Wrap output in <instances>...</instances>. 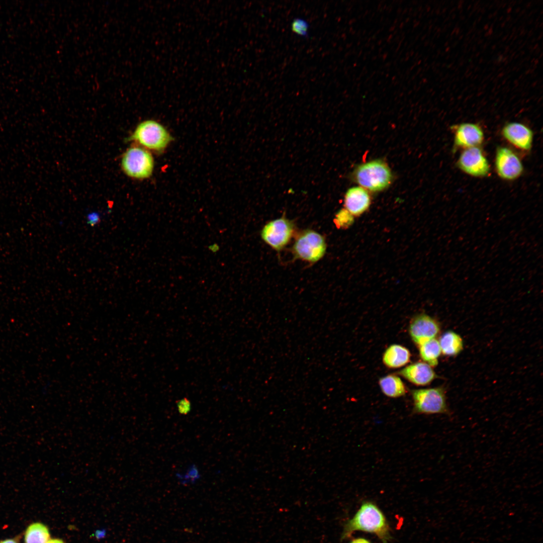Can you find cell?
Instances as JSON below:
<instances>
[{
    "label": "cell",
    "mask_w": 543,
    "mask_h": 543,
    "mask_svg": "<svg viewBox=\"0 0 543 543\" xmlns=\"http://www.w3.org/2000/svg\"><path fill=\"white\" fill-rule=\"evenodd\" d=\"M356 531L373 533L382 543H389L391 539V528L385 514L370 501L363 502L353 517L344 523L341 539L349 538Z\"/></svg>",
    "instance_id": "6da1fadb"
},
{
    "label": "cell",
    "mask_w": 543,
    "mask_h": 543,
    "mask_svg": "<svg viewBox=\"0 0 543 543\" xmlns=\"http://www.w3.org/2000/svg\"><path fill=\"white\" fill-rule=\"evenodd\" d=\"M352 177L366 190L378 192L390 185L392 174L386 162L375 160L358 165L352 173Z\"/></svg>",
    "instance_id": "7a4b0ae2"
},
{
    "label": "cell",
    "mask_w": 543,
    "mask_h": 543,
    "mask_svg": "<svg viewBox=\"0 0 543 543\" xmlns=\"http://www.w3.org/2000/svg\"><path fill=\"white\" fill-rule=\"evenodd\" d=\"M413 401L412 414H442L451 415L446 401V392L443 387L413 389L411 391Z\"/></svg>",
    "instance_id": "3957f363"
},
{
    "label": "cell",
    "mask_w": 543,
    "mask_h": 543,
    "mask_svg": "<svg viewBox=\"0 0 543 543\" xmlns=\"http://www.w3.org/2000/svg\"><path fill=\"white\" fill-rule=\"evenodd\" d=\"M130 139L148 151L161 152L170 144L172 137L162 124L153 120H147L137 126Z\"/></svg>",
    "instance_id": "277c9868"
},
{
    "label": "cell",
    "mask_w": 543,
    "mask_h": 543,
    "mask_svg": "<svg viewBox=\"0 0 543 543\" xmlns=\"http://www.w3.org/2000/svg\"><path fill=\"white\" fill-rule=\"evenodd\" d=\"M154 161L151 153L147 149L133 146L128 148L121 159V167L129 177L143 179L152 174Z\"/></svg>",
    "instance_id": "5b68a950"
},
{
    "label": "cell",
    "mask_w": 543,
    "mask_h": 543,
    "mask_svg": "<svg viewBox=\"0 0 543 543\" xmlns=\"http://www.w3.org/2000/svg\"><path fill=\"white\" fill-rule=\"evenodd\" d=\"M292 249L295 257L314 263L324 255L326 243L321 234L314 230L306 229L297 237Z\"/></svg>",
    "instance_id": "8992f818"
},
{
    "label": "cell",
    "mask_w": 543,
    "mask_h": 543,
    "mask_svg": "<svg viewBox=\"0 0 543 543\" xmlns=\"http://www.w3.org/2000/svg\"><path fill=\"white\" fill-rule=\"evenodd\" d=\"M294 230L293 222L285 217L272 220L262 228V239L272 248L279 251L290 242Z\"/></svg>",
    "instance_id": "52a82bcc"
},
{
    "label": "cell",
    "mask_w": 543,
    "mask_h": 543,
    "mask_svg": "<svg viewBox=\"0 0 543 543\" xmlns=\"http://www.w3.org/2000/svg\"><path fill=\"white\" fill-rule=\"evenodd\" d=\"M457 165L461 171L471 176L485 177L490 174L489 161L480 146L463 149Z\"/></svg>",
    "instance_id": "ba28073f"
},
{
    "label": "cell",
    "mask_w": 543,
    "mask_h": 543,
    "mask_svg": "<svg viewBox=\"0 0 543 543\" xmlns=\"http://www.w3.org/2000/svg\"><path fill=\"white\" fill-rule=\"evenodd\" d=\"M495 171L498 176L505 180H514L523 173L522 162L516 153L506 146H498L494 159Z\"/></svg>",
    "instance_id": "9c48e42d"
},
{
    "label": "cell",
    "mask_w": 543,
    "mask_h": 543,
    "mask_svg": "<svg viewBox=\"0 0 543 543\" xmlns=\"http://www.w3.org/2000/svg\"><path fill=\"white\" fill-rule=\"evenodd\" d=\"M440 330L438 322L430 316L424 313L414 316L411 319L408 328L410 337L417 346L435 338Z\"/></svg>",
    "instance_id": "30bf717a"
},
{
    "label": "cell",
    "mask_w": 543,
    "mask_h": 543,
    "mask_svg": "<svg viewBox=\"0 0 543 543\" xmlns=\"http://www.w3.org/2000/svg\"><path fill=\"white\" fill-rule=\"evenodd\" d=\"M454 133V151L480 146L485 135L480 125L473 123H462L451 127Z\"/></svg>",
    "instance_id": "8fae6325"
},
{
    "label": "cell",
    "mask_w": 543,
    "mask_h": 543,
    "mask_svg": "<svg viewBox=\"0 0 543 543\" xmlns=\"http://www.w3.org/2000/svg\"><path fill=\"white\" fill-rule=\"evenodd\" d=\"M503 138L516 149L529 152L533 140L532 130L525 124L517 122L506 123L501 132Z\"/></svg>",
    "instance_id": "7c38bea8"
},
{
    "label": "cell",
    "mask_w": 543,
    "mask_h": 543,
    "mask_svg": "<svg viewBox=\"0 0 543 543\" xmlns=\"http://www.w3.org/2000/svg\"><path fill=\"white\" fill-rule=\"evenodd\" d=\"M397 374L418 386L428 385L436 377L432 368L424 361H416L407 365L398 371Z\"/></svg>",
    "instance_id": "4fadbf2b"
},
{
    "label": "cell",
    "mask_w": 543,
    "mask_h": 543,
    "mask_svg": "<svg viewBox=\"0 0 543 543\" xmlns=\"http://www.w3.org/2000/svg\"><path fill=\"white\" fill-rule=\"evenodd\" d=\"M345 209L352 215L358 216L370 207V196L367 191L360 187L348 189L344 196Z\"/></svg>",
    "instance_id": "5bb4252c"
},
{
    "label": "cell",
    "mask_w": 543,
    "mask_h": 543,
    "mask_svg": "<svg viewBox=\"0 0 543 543\" xmlns=\"http://www.w3.org/2000/svg\"><path fill=\"white\" fill-rule=\"evenodd\" d=\"M411 359L409 350L403 345L393 344L383 353L382 361L385 366L390 369H397L408 364Z\"/></svg>",
    "instance_id": "9a60e30c"
},
{
    "label": "cell",
    "mask_w": 543,
    "mask_h": 543,
    "mask_svg": "<svg viewBox=\"0 0 543 543\" xmlns=\"http://www.w3.org/2000/svg\"><path fill=\"white\" fill-rule=\"evenodd\" d=\"M378 383L382 393L388 397L399 398L406 393V386L397 375L389 374L382 377Z\"/></svg>",
    "instance_id": "2e32d148"
},
{
    "label": "cell",
    "mask_w": 543,
    "mask_h": 543,
    "mask_svg": "<svg viewBox=\"0 0 543 543\" xmlns=\"http://www.w3.org/2000/svg\"><path fill=\"white\" fill-rule=\"evenodd\" d=\"M441 353L447 356H455L463 349V341L461 336L452 331L444 332L439 340Z\"/></svg>",
    "instance_id": "e0dca14e"
},
{
    "label": "cell",
    "mask_w": 543,
    "mask_h": 543,
    "mask_svg": "<svg viewBox=\"0 0 543 543\" xmlns=\"http://www.w3.org/2000/svg\"><path fill=\"white\" fill-rule=\"evenodd\" d=\"M419 355L423 361L431 367L438 364V358L441 351L439 343L436 338L431 339L418 346Z\"/></svg>",
    "instance_id": "ac0fdd59"
},
{
    "label": "cell",
    "mask_w": 543,
    "mask_h": 543,
    "mask_svg": "<svg viewBox=\"0 0 543 543\" xmlns=\"http://www.w3.org/2000/svg\"><path fill=\"white\" fill-rule=\"evenodd\" d=\"M50 538L48 528L40 523L30 525L25 535V543H46Z\"/></svg>",
    "instance_id": "d6986e66"
},
{
    "label": "cell",
    "mask_w": 543,
    "mask_h": 543,
    "mask_svg": "<svg viewBox=\"0 0 543 543\" xmlns=\"http://www.w3.org/2000/svg\"><path fill=\"white\" fill-rule=\"evenodd\" d=\"M291 27L292 32L297 35L304 38L308 37L309 25L305 19L295 18L291 23Z\"/></svg>",
    "instance_id": "ffe728a7"
},
{
    "label": "cell",
    "mask_w": 543,
    "mask_h": 543,
    "mask_svg": "<svg viewBox=\"0 0 543 543\" xmlns=\"http://www.w3.org/2000/svg\"><path fill=\"white\" fill-rule=\"evenodd\" d=\"M336 221L339 226L346 227L351 223L353 218L352 215L346 209L341 210L336 215Z\"/></svg>",
    "instance_id": "44dd1931"
},
{
    "label": "cell",
    "mask_w": 543,
    "mask_h": 543,
    "mask_svg": "<svg viewBox=\"0 0 543 543\" xmlns=\"http://www.w3.org/2000/svg\"><path fill=\"white\" fill-rule=\"evenodd\" d=\"M177 409L181 415H187L191 410V403L187 397L178 400L175 402Z\"/></svg>",
    "instance_id": "7402d4cb"
},
{
    "label": "cell",
    "mask_w": 543,
    "mask_h": 543,
    "mask_svg": "<svg viewBox=\"0 0 543 543\" xmlns=\"http://www.w3.org/2000/svg\"><path fill=\"white\" fill-rule=\"evenodd\" d=\"M87 223L92 227L95 226L101 221V215L97 212H92L86 216Z\"/></svg>",
    "instance_id": "603a6c76"
},
{
    "label": "cell",
    "mask_w": 543,
    "mask_h": 543,
    "mask_svg": "<svg viewBox=\"0 0 543 543\" xmlns=\"http://www.w3.org/2000/svg\"><path fill=\"white\" fill-rule=\"evenodd\" d=\"M208 248L212 253H216L220 250V246L218 243H214L208 245Z\"/></svg>",
    "instance_id": "cb8c5ba5"
},
{
    "label": "cell",
    "mask_w": 543,
    "mask_h": 543,
    "mask_svg": "<svg viewBox=\"0 0 543 543\" xmlns=\"http://www.w3.org/2000/svg\"><path fill=\"white\" fill-rule=\"evenodd\" d=\"M349 543H372L369 540L363 538L358 537L352 539Z\"/></svg>",
    "instance_id": "d4e9b609"
},
{
    "label": "cell",
    "mask_w": 543,
    "mask_h": 543,
    "mask_svg": "<svg viewBox=\"0 0 543 543\" xmlns=\"http://www.w3.org/2000/svg\"><path fill=\"white\" fill-rule=\"evenodd\" d=\"M46 543H64L61 540L58 539H49Z\"/></svg>",
    "instance_id": "484cf974"
},
{
    "label": "cell",
    "mask_w": 543,
    "mask_h": 543,
    "mask_svg": "<svg viewBox=\"0 0 543 543\" xmlns=\"http://www.w3.org/2000/svg\"><path fill=\"white\" fill-rule=\"evenodd\" d=\"M0 543H17L14 539H7L0 542Z\"/></svg>",
    "instance_id": "4316f807"
}]
</instances>
